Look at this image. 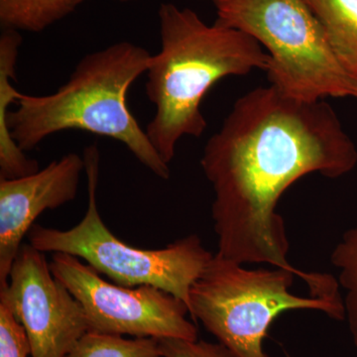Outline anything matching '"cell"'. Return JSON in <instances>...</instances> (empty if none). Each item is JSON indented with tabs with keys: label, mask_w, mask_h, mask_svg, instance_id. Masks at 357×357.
Segmentation results:
<instances>
[{
	"label": "cell",
	"mask_w": 357,
	"mask_h": 357,
	"mask_svg": "<svg viewBox=\"0 0 357 357\" xmlns=\"http://www.w3.org/2000/svg\"><path fill=\"white\" fill-rule=\"evenodd\" d=\"M356 164V144L325 100H297L271 84L245 93L208 140L201 158L215 192L217 255L239 264L290 270L309 289L316 287L321 273H306L289 262L278 202L304 176L337 178Z\"/></svg>",
	"instance_id": "cell-1"
},
{
	"label": "cell",
	"mask_w": 357,
	"mask_h": 357,
	"mask_svg": "<svg viewBox=\"0 0 357 357\" xmlns=\"http://www.w3.org/2000/svg\"><path fill=\"white\" fill-rule=\"evenodd\" d=\"M151 56L139 45L119 42L84 56L55 93H20L0 134V178L34 173L38 161L26 152L53 134L76 129L119 141L157 177L168 180L169 164L128 105L129 89L147 72Z\"/></svg>",
	"instance_id": "cell-2"
},
{
	"label": "cell",
	"mask_w": 357,
	"mask_h": 357,
	"mask_svg": "<svg viewBox=\"0 0 357 357\" xmlns=\"http://www.w3.org/2000/svg\"><path fill=\"white\" fill-rule=\"evenodd\" d=\"M158 16L161 48L150 59L145 88L155 114L145 131L170 164L178 141L208 128L201 109L208 91L225 77L266 72L270 56L248 33L206 24L187 7L162 3Z\"/></svg>",
	"instance_id": "cell-3"
},
{
	"label": "cell",
	"mask_w": 357,
	"mask_h": 357,
	"mask_svg": "<svg viewBox=\"0 0 357 357\" xmlns=\"http://www.w3.org/2000/svg\"><path fill=\"white\" fill-rule=\"evenodd\" d=\"M83 158L88 183V210L83 220L66 230L34 225L27 234L29 243L42 252L81 258L117 285L162 289L189 307L190 289L213 253L197 234L159 249L135 248L121 241L103 222L96 203L100 163L98 145L86 147Z\"/></svg>",
	"instance_id": "cell-4"
},
{
	"label": "cell",
	"mask_w": 357,
	"mask_h": 357,
	"mask_svg": "<svg viewBox=\"0 0 357 357\" xmlns=\"http://www.w3.org/2000/svg\"><path fill=\"white\" fill-rule=\"evenodd\" d=\"M215 22L248 33L266 49L268 79L284 95L307 102L357 100V76L338 61L305 0H215Z\"/></svg>",
	"instance_id": "cell-5"
},
{
	"label": "cell",
	"mask_w": 357,
	"mask_h": 357,
	"mask_svg": "<svg viewBox=\"0 0 357 357\" xmlns=\"http://www.w3.org/2000/svg\"><path fill=\"white\" fill-rule=\"evenodd\" d=\"M294 276L283 268L248 269L213 255L190 289V316L238 357H269L263 342L282 312L312 310L345 319L344 301L291 293Z\"/></svg>",
	"instance_id": "cell-6"
},
{
	"label": "cell",
	"mask_w": 357,
	"mask_h": 357,
	"mask_svg": "<svg viewBox=\"0 0 357 357\" xmlns=\"http://www.w3.org/2000/svg\"><path fill=\"white\" fill-rule=\"evenodd\" d=\"M52 273L83 307L89 332L134 337L198 340L184 301L154 286L109 283L76 256L53 253Z\"/></svg>",
	"instance_id": "cell-7"
},
{
	"label": "cell",
	"mask_w": 357,
	"mask_h": 357,
	"mask_svg": "<svg viewBox=\"0 0 357 357\" xmlns=\"http://www.w3.org/2000/svg\"><path fill=\"white\" fill-rule=\"evenodd\" d=\"M0 303L24 328L31 357H65L89 332L83 307L52 273L46 253L30 243L21 245Z\"/></svg>",
	"instance_id": "cell-8"
},
{
	"label": "cell",
	"mask_w": 357,
	"mask_h": 357,
	"mask_svg": "<svg viewBox=\"0 0 357 357\" xmlns=\"http://www.w3.org/2000/svg\"><path fill=\"white\" fill-rule=\"evenodd\" d=\"M83 171V157L69 153L31 175L0 178V288L36 218L76 199Z\"/></svg>",
	"instance_id": "cell-9"
},
{
	"label": "cell",
	"mask_w": 357,
	"mask_h": 357,
	"mask_svg": "<svg viewBox=\"0 0 357 357\" xmlns=\"http://www.w3.org/2000/svg\"><path fill=\"white\" fill-rule=\"evenodd\" d=\"M323 26L333 53L357 76V0H305Z\"/></svg>",
	"instance_id": "cell-10"
},
{
	"label": "cell",
	"mask_w": 357,
	"mask_h": 357,
	"mask_svg": "<svg viewBox=\"0 0 357 357\" xmlns=\"http://www.w3.org/2000/svg\"><path fill=\"white\" fill-rule=\"evenodd\" d=\"M88 0H0L4 29L38 33L64 20Z\"/></svg>",
	"instance_id": "cell-11"
},
{
	"label": "cell",
	"mask_w": 357,
	"mask_h": 357,
	"mask_svg": "<svg viewBox=\"0 0 357 357\" xmlns=\"http://www.w3.org/2000/svg\"><path fill=\"white\" fill-rule=\"evenodd\" d=\"M65 357H162L158 340L88 332Z\"/></svg>",
	"instance_id": "cell-12"
},
{
	"label": "cell",
	"mask_w": 357,
	"mask_h": 357,
	"mask_svg": "<svg viewBox=\"0 0 357 357\" xmlns=\"http://www.w3.org/2000/svg\"><path fill=\"white\" fill-rule=\"evenodd\" d=\"M331 262L338 270L337 282L344 291L345 319L349 324L357 357V218L333 249Z\"/></svg>",
	"instance_id": "cell-13"
},
{
	"label": "cell",
	"mask_w": 357,
	"mask_h": 357,
	"mask_svg": "<svg viewBox=\"0 0 357 357\" xmlns=\"http://www.w3.org/2000/svg\"><path fill=\"white\" fill-rule=\"evenodd\" d=\"M162 357H238L220 342L189 340L183 338H159Z\"/></svg>",
	"instance_id": "cell-14"
},
{
	"label": "cell",
	"mask_w": 357,
	"mask_h": 357,
	"mask_svg": "<svg viewBox=\"0 0 357 357\" xmlns=\"http://www.w3.org/2000/svg\"><path fill=\"white\" fill-rule=\"evenodd\" d=\"M31 356L24 328L6 305L0 303V357Z\"/></svg>",
	"instance_id": "cell-15"
},
{
	"label": "cell",
	"mask_w": 357,
	"mask_h": 357,
	"mask_svg": "<svg viewBox=\"0 0 357 357\" xmlns=\"http://www.w3.org/2000/svg\"><path fill=\"white\" fill-rule=\"evenodd\" d=\"M114 1H119V2H131V1H135V0H114Z\"/></svg>",
	"instance_id": "cell-16"
},
{
	"label": "cell",
	"mask_w": 357,
	"mask_h": 357,
	"mask_svg": "<svg viewBox=\"0 0 357 357\" xmlns=\"http://www.w3.org/2000/svg\"><path fill=\"white\" fill-rule=\"evenodd\" d=\"M213 2H215V0H213Z\"/></svg>",
	"instance_id": "cell-17"
}]
</instances>
